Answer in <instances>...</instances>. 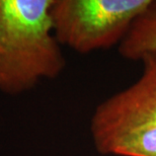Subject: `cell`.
I'll list each match as a JSON object with an SVG mask.
<instances>
[{
  "label": "cell",
  "mask_w": 156,
  "mask_h": 156,
  "mask_svg": "<svg viewBox=\"0 0 156 156\" xmlns=\"http://www.w3.org/2000/svg\"><path fill=\"white\" fill-rule=\"evenodd\" d=\"M152 52H156V0H151L119 45L120 55L131 61H139Z\"/></svg>",
  "instance_id": "obj_5"
},
{
  "label": "cell",
  "mask_w": 156,
  "mask_h": 156,
  "mask_svg": "<svg viewBox=\"0 0 156 156\" xmlns=\"http://www.w3.org/2000/svg\"><path fill=\"white\" fill-rule=\"evenodd\" d=\"M151 0H53V32L79 54L120 45Z\"/></svg>",
  "instance_id": "obj_2"
},
{
  "label": "cell",
  "mask_w": 156,
  "mask_h": 156,
  "mask_svg": "<svg viewBox=\"0 0 156 156\" xmlns=\"http://www.w3.org/2000/svg\"><path fill=\"white\" fill-rule=\"evenodd\" d=\"M139 61L143 65L141 76L95 108L90 119V132L156 125V52L142 56Z\"/></svg>",
  "instance_id": "obj_3"
},
{
  "label": "cell",
  "mask_w": 156,
  "mask_h": 156,
  "mask_svg": "<svg viewBox=\"0 0 156 156\" xmlns=\"http://www.w3.org/2000/svg\"><path fill=\"white\" fill-rule=\"evenodd\" d=\"M101 155L156 156V125L145 124L90 132Z\"/></svg>",
  "instance_id": "obj_4"
},
{
  "label": "cell",
  "mask_w": 156,
  "mask_h": 156,
  "mask_svg": "<svg viewBox=\"0 0 156 156\" xmlns=\"http://www.w3.org/2000/svg\"><path fill=\"white\" fill-rule=\"evenodd\" d=\"M53 0H0V91L18 95L66 66L53 32Z\"/></svg>",
  "instance_id": "obj_1"
}]
</instances>
